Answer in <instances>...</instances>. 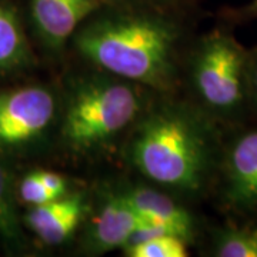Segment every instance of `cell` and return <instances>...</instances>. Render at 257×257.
<instances>
[{"mask_svg":"<svg viewBox=\"0 0 257 257\" xmlns=\"http://www.w3.org/2000/svg\"><path fill=\"white\" fill-rule=\"evenodd\" d=\"M176 32L155 19L123 18L101 22L77 37L84 57L110 73L153 87L172 73Z\"/></svg>","mask_w":257,"mask_h":257,"instance_id":"1","label":"cell"},{"mask_svg":"<svg viewBox=\"0 0 257 257\" xmlns=\"http://www.w3.org/2000/svg\"><path fill=\"white\" fill-rule=\"evenodd\" d=\"M133 163L150 180L169 187L196 190L207 166L202 133L177 113H159L140 127L132 147Z\"/></svg>","mask_w":257,"mask_h":257,"instance_id":"2","label":"cell"},{"mask_svg":"<svg viewBox=\"0 0 257 257\" xmlns=\"http://www.w3.org/2000/svg\"><path fill=\"white\" fill-rule=\"evenodd\" d=\"M138 111V96L127 84L90 83L69 103L63 136L73 149L100 146L126 127Z\"/></svg>","mask_w":257,"mask_h":257,"instance_id":"3","label":"cell"},{"mask_svg":"<svg viewBox=\"0 0 257 257\" xmlns=\"http://www.w3.org/2000/svg\"><path fill=\"white\" fill-rule=\"evenodd\" d=\"M244 56L233 39L210 37L200 50L194 67V82L202 97L213 107L230 109L241 99Z\"/></svg>","mask_w":257,"mask_h":257,"instance_id":"4","label":"cell"},{"mask_svg":"<svg viewBox=\"0 0 257 257\" xmlns=\"http://www.w3.org/2000/svg\"><path fill=\"white\" fill-rule=\"evenodd\" d=\"M53 94L28 86L0 93V143L20 145L42 135L55 116Z\"/></svg>","mask_w":257,"mask_h":257,"instance_id":"5","label":"cell"},{"mask_svg":"<svg viewBox=\"0 0 257 257\" xmlns=\"http://www.w3.org/2000/svg\"><path fill=\"white\" fill-rule=\"evenodd\" d=\"M123 196L146 226V229L136 233L132 240L156 233L176 234L186 241L192 237L193 221L190 214L167 196L146 187L128 190L123 193Z\"/></svg>","mask_w":257,"mask_h":257,"instance_id":"6","label":"cell"},{"mask_svg":"<svg viewBox=\"0 0 257 257\" xmlns=\"http://www.w3.org/2000/svg\"><path fill=\"white\" fill-rule=\"evenodd\" d=\"M146 229L143 220L123 194L110 197L93 223L90 243L94 250L107 251L127 246L135 234Z\"/></svg>","mask_w":257,"mask_h":257,"instance_id":"7","label":"cell"},{"mask_svg":"<svg viewBox=\"0 0 257 257\" xmlns=\"http://www.w3.org/2000/svg\"><path fill=\"white\" fill-rule=\"evenodd\" d=\"M84 213L82 196L59 197L33 206L26 216L29 229L46 244H60L77 229Z\"/></svg>","mask_w":257,"mask_h":257,"instance_id":"8","label":"cell"},{"mask_svg":"<svg viewBox=\"0 0 257 257\" xmlns=\"http://www.w3.org/2000/svg\"><path fill=\"white\" fill-rule=\"evenodd\" d=\"M96 6V0H32L35 23L52 46L64 43Z\"/></svg>","mask_w":257,"mask_h":257,"instance_id":"9","label":"cell"},{"mask_svg":"<svg viewBox=\"0 0 257 257\" xmlns=\"http://www.w3.org/2000/svg\"><path fill=\"white\" fill-rule=\"evenodd\" d=\"M227 197L237 207L257 206V132L244 135L229 157Z\"/></svg>","mask_w":257,"mask_h":257,"instance_id":"10","label":"cell"},{"mask_svg":"<svg viewBox=\"0 0 257 257\" xmlns=\"http://www.w3.org/2000/svg\"><path fill=\"white\" fill-rule=\"evenodd\" d=\"M26 59V43L18 19L0 6V70L18 66Z\"/></svg>","mask_w":257,"mask_h":257,"instance_id":"11","label":"cell"},{"mask_svg":"<svg viewBox=\"0 0 257 257\" xmlns=\"http://www.w3.org/2000/svg\"><path fill=\"white\" fill-rule=\"evenodd\" d=\"M127 256L132 257H186L187 247L186 240L170 234L156 233L130 241L127 246Z\"/></svg>","mask_w":257,"mask_h":257,"instance_id":"12","label":"cell"},{"mask_svg":"<svg viewBox=\"0 0 257 257\" xmlns=\"http://www.w3.org/2000/svg\"><path fill=\"white\" fill-rule=\"evenodd\" d=\"M20 234L9 176L0 166V237L8 241H19Z\"/></svg>","mask_w":257,"mask_h":257,"instance_id":"13","label":"cell"},{"mask_svg":"<svg viewBox=\"0 0 257 257\" xmlns=\"http://www.w3.org/2000/svg\"><path fill=\"white\" fill-rule=\"evenodd\" d=\"M216 251L221 257H257V229L224 233Z\"/></svg>","mask_w":257,"mask_h":257,"instance_id":"14","label":"cell"},{"mask_svg":"<svg viewBox=\"0 0 257 257\" xmlns=\"http://www.w3.org/2000/svg\"><path fill=\"white\" fill-rule=\"evenodd\" d=\"M19 196L23 202L26 204H30L32 207L45 204V203L52 202V200L60 197L42 183L36 172L30 173L22 180L20 187H19Z\"/></svg>","mask_w":257,"mask_h":257,"instance_id":"15","label":"cell"},{"mask_svg":"<svg viewBox=\"0 0 257 257\" xmlns=\"http://www.w3.org/2000/svg\"><path fill=\"white\" fill-rule=\"evenodd\" d=\"M39 179L42 180V183L46 186L47 189H50L52 192L57 196H64V193L67 190V183L64 180V177L57 175L55 172H47V170H40L36 172Z\"/></svg>","mask_w":257,"mask_h":257,"instance_id":"16","label":"cell"},{"mask_svg":"<svg viewBox=\"0 0 257 257\" xmlns=\"http://www.w3.org/2000/svg\"><path fill=\"white\" fill-rule=\"evenodd\" d=\"M254 86H256V92H257V67H256V72H254Z\"/></svg>","mask_w":257,"mask_h":257,"instance_id":"17","label":"cell"}]
</instances>
